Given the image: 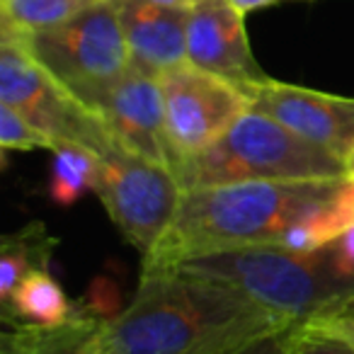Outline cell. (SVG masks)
Masks as SVG:
<instances>
[{"mask_svg": "<svg viewBox=\"0 0 354 354\" xmlns=\"http://www.w3.org/2000/svg\"><path fill=\"white\" fill-rule=\"evenodd\" d=\"M294 320L245 291L185 270L141 272L133 301L107 318L104 354H226Z\"/></svg>", "mask_w": 354, "mask_h": 354, "instance_id": "cell-1", "label": "cell"}, {"mask_svg": "<svg viewBox=\"0 0 354 354\" xmlns=\"http://www.w3.org/2000/svg\"><path fill=\"white\" fill-rule=\"evenodd\" d=\"M344 180H255L185 189L175 218L143 257L141 272L172 270L194 257L231 248L279 243L286 228L328 207Z\"/></svg>", "mask_w": 354, "mask_h": 354, "instance_id": "cell-2", "label": "cell"}, {"mask_svg": "<svg viewBox=\"0 0 354 354\" xmlns=\"http://www.w3.org/2000/svg\"><path fill=\"white\" fill-rule=\"evenodd\" d=\"M177 270L236 286L294 323L354 310V277L339 270L333 243L315 252L279 243L231 248L187 260Z\"/></svg>", "mask_w": 354, "mask_h": 354, "instance_id": "cell-3", "label": "cell"}, {"mask_svg": "<svg viewBox=\"0 0 354 354\" xmlns=\"http://www.w3.org/2000/svg\"><path fill=\"white\" fill-rule=\"evenodd\" d=\"M172 172L183 189L255 180L304 183L349 177L347 160L252 107L207 151L172 162Z\"/></svg>", "mask_w": 354, "mask_h": 354, "instance_id": "cell-4", "label": "cell"}, {"mask_svg": "<svg viewBox=\"0 0 354 354\" xmlns=\"http://www.w3.org/2000/svg\"><path fill=\"white\" fill-rule=\"evenodd\" d=\"M10 37L20 39L71 95L97 114L129 71V46L114 0H95L51 30Z\"/></svg>", "mask_w": 354, "mask_h": 354, "instance_id": "cell-5", "label": "cell"}, {"mask_svg": "<svg viewBox=\"0 0 354 354\" xmlns=\"http://www.w3.org/2000/svg\"><path fill=\"white\" fill-rule=\"evenodd\" d=\"M0 104L22 114L54 143H78L100 156L117 146L102 117L71 95L10 35H0Z\"/></svg>", "mask_w": 354, "mask_h": 354, "instance_id": "cell-6", "label": "cell"}, {"mask_svg": "<svg viewBox=\"0 0 354 354\" xmlns=\"http://www.w3.org/2000/svg\"><path fill=\"white\" fill-rule=\"evenodd\" d=\"M183 192L170 165L127 151L119 143L102 156L95 194L114 226L143 257L172 223Z\"/></svg>", "mask_w": 354, "mask_h": 354, "instance_id": "cell-7", "label": "cell"}, {"mask_svg": "<svg viewBox=\"0 0 354 354\" xmlns=\"http://www.w3.org/2000/svg\"><path fill=\"white\" fill-rule=\"evenodd\" d=\"M160 88L165 100L170 167L180 158L197 156L214 146L252 107L245 90L189 61L160 73Z\"/></svg>", "mask_w": 354, "mask_h": 354, "instance_id": "cell-8", "label": "cell"}, {"mask_svg": "<svg viewBox=\"0 0 354 354\" xmlns=\"http://www.w3.org/2000/svg\"><path fill=\"white\" fill-rule=\"evenodd\" d=\"M252 109L277 119L296 136L347 160L354 151V100L267 78L250 93Z\"/></svg>", "mask_w": 354, "mask_h": 354, "instance_id": "cell-9", "label": "cell"}, {"mask_svg": "<svg viewBox=\"0 0 354 354\" xmlns=\"http://www.w3.org/2000/svg\"><path fill=\"white\" fill-rule=\"evenodd\" d=\"M187 61L231 80L248 95L270 78L252 56L245 15L228 0H202L199 6L189 8Z\"/></svg>", "mask_w": 354, "mask_h": 354, "instance_id": "cell-10", "label": "cell"}, {"mask_svg": "<svg viewBox=\"0 0 354 354\" xmlns=\"http://www.w3.org/2000/svg\"><path fill=\"white\" fill-rule=\"evenodd\" d=\"M100 117L122 148L170 165L165 100L158 75L129 66L124 78L104 100Z\"/></svg>", "mask_w": 354, "mask_h": 354, "instance_id": "cell-11", "label": "cell"}, {"mask_svg": "<svg viewBox=\"0 0 354 354\" xmlns=\"http://www.w3.org/2000/svg\"><path fill=\"white\" fill-rule=\"evenodd\" d=\"M129 46V66L151 75L187 61L189 10L148 0H114Z\"/></svg>", "mask_w": 354, "mask_h": 354, "instance_id": "cell-12", "label": "cell"}, {"mask_svg": "<svg viewBox=\"0 0 354 354\" xmlns=\"http://www.w3.org/2000/svg\"><path fill=\"white\" fill-rule=\"evenodd\" d=\"M97 310L75 308L64 323L37 325L12 320L0 339V354H104L100 333L104 325Z\"/></svg>", "mask_w": 354, "mask_h": 354, "instance_id": "cell-13", "label": "cell"}, {"mask_svg": "<svg viewBox=\"0 0 354 354\" xmlns=\"http://www.w3.org/2000/svg\"><path fill=\"white\" fill-rule=\"evenodd\" d=\"M56 248H59V238L51 236L44 223H30L3 238L0 243V301L3 306L10 301L12 291L27 274L37 270H49Z\"/></svg>", "mask_w": 354, "mask_h": 354, "instance_id": "cell-14", "label": "cell"}, {"mask_svg": "<svg viewBox=\"0 0 354 354\" xmlns=\"http://www.w3.org/2000/svg\"><path fill=\"white\" fill-rule=\"evenodd\" d=\"M75 308L78 306L71 304L59 281L49 274V270H37L27 274L12 291L10 301L3 306V318L6 323L20 318L22 323L54 325L68 320Z\"/></svg>", "mask_w": 354, "mask_h": 354, "instance_id": "cell-15", "label": "cell"}, {"mask_svg": "<svg viewBox=\"0 0 354 354\" xmlns=\"http://www.w3.org/2000/svg\"><path fill=\"white\" fill-rule=\"evenodd\" d=\"M49 199L59 207H71L88 192H95L102 172V156L78 143H54L51 148Z\"/></svg>", "mask_w": 354, "mask_h": 354, "instance_id": "cell-16", "label": "cell"}, {"mask_svg": "<svg viewBox=\"0 0 354 354\" xmlns=\"http://www.w3.org/2000/svg\"><path fill=\"white\" fill-rule=\"evenodd\" d=\"M93 3L95 0H0L3 32L30 35L51 30Z\"/></svg>", "mask_w": 354, "mask_h": 354, "instance_id": "cell-17", "label": "cell"}, {"mask_svg": "<svg viewBox=\"0 0 354 354\" xmlns=\"http://www.w3.org/2000/svg\"><path fill=\"white\" fill-rule=\"evenodd\" d=\"M0 146L3 151H35V148H54V141L32 127L22 114L0 104Z\"/></svg>", "mask_w": 354, "mask_h": 354, "instance_id": "cell-18", "label": "cell"}, {"mask_svg": "<svg viewBox=\"0 0 354 354\" xmlns=\"http://www.w3.org/2000/svg\"><path fill=\"white\" fill-rule=\"evenodd\" d=\"M286 354H354V344L310 323H296L289 330Z\"/></svg>", "mask_w": 354, "mask_h": 354, "instance_id": "cell-19", "label": "cell"}, {"mask_svg": "<svg viewBox=\"0 0 354 354\" xmlns=\"http://www.w3.org/2000/svg\"><path fill=\"white\" fill-rule=\"evenodd\" d=\"M294 325H289V328H284V330H274V333L260 335V337L250 339V342L241 344V347L231 349V352H226V354H286L289 330L294 328Z\"/></svg>", "mask_w": 354, "mask_h": 354, "instance_id": "cell-20", "label": "cell"}, {"mask_svg": "<svg viewBox=\"0 0 354 354\" xmlns=\"http://www.w3.org/2000/svg\"><path fill=\"white\" fill-rule=\"evenodd\" d=\"M310 325H315V328H320V330H328V333L337 335V337L354 344V310L330 315V318H323V320H310Z\"/></svg>", "mask_w": 354, "mask_h": 354, "instance_id": "cell-21", "label": "cell"}, {"mask_svg": "<svg viewBox=\"0 0 354 354\" xmlns=\"http://www.w3.org/2000/svg\"><path fill=\"white\" fill-rule=\"evenodd\" d=\"M335 257H337V265L342 272L354 277V223L333 243Z\"/></svg>", "mask_w": 354, "mask_h": 354, "instance_id": "cell-22", "label": "cell"}, {"mask_svg": "<svg viewBox=\"0 0 354 354\" xmlns=\"http://www.w3.org/2000/svg\"><path fill=\"white\" fill-rule=\"evenodd\" d=\"M335 207H337L342 221L347 223V228L352 226L354 223V175H349L347 180H344L342 189H339L337 197H335Z\"/></svg>", "mask_w": 354, "mask_h": 354, "instance_id": "cell-23", "label": "cell"}, {"mask_svg": "<svg viewBox=\"0 0 354 354\" xmlns=\"http://www.w3.org/2000/svg\"><path fill=\"white\" fill-rule=\"evenodd\" d=\"M228 3H231V6H236L238 10L243 12V15H248V12L260 10V8L274 6V3H279V0H228Z\"/></svg>", "mask_w": 354, "mask_h": 354, "instance_id": "cell-24", "label": "cell"}, {"mask_svg": "<svg viewBox=\"0 0 354 354\" xmlns=\"http://www.w3.org/2000/svg\"><path fill=\"white\" fill-rule=\"evenodd\" d=\"M148 3H158V6H167V8H185V10H189V8L199 6L202 0H148Z\"/></svg>", "mask_w": 354, "mask_h": 354, "instance_id": "cell-25", "label": "cell"}, {"mask_svg": "<svg viewBox=\"0 0 354 354\" xmlns=\"http://www.w3.org/2000/svg\"><path fill=\"white\" fill-rule=\"evenodd\" d=\"M347 167H349V175H354V151L349 153V158H347Z\"/></svg>", "mask_w": 354, "mask_h": 354, "instance_id": "cell-26", "label": "cell"}]
</instances>
